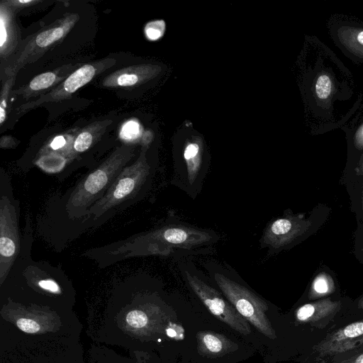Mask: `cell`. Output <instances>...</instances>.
<instances>
[{"instance_id": "31", "label": "cell", "mask_w": 363, "mask_h": 363, "mask_svg": "<svg viewBox=\"0 0 363 363\" xmlns=\"http://www.w3.org/2000/svg\"><path fill=\"white\" fill-rule=\"evenodd\" d=\"M355 172L359 176L363 174V152L359 157L358 164L355 168Z\"/></svg>"}, {"instance_id": "19", "label": "cell", "mask_w": 363, "mask_h": 363, "mask_svg": "<svg viewBox=\"0 0 363 363\" xmlns=\"http://www.w3.org/2000/svg\"><path fill=\"white\" fill-rule=\"evenodd\" d=\"M335 291V284L332 277L327 272H322L313 279L308 299L311 301L330 296Z\"/></svg>"}, {"instance_id": "26", "label": "cell", "mask_w": 363, "mask_h": 363, "mask_svg": "<svg viewBox=\"0 0 363 363\" xmlns=\"http://www.w3.org/2000/svg\"><path fill=\"white\" fill-rule=\"evenodd\" d=\"M126 321L133 328H142L147 323V316L142 311L133 310L127 314Z\"/></svg>"}, {"instance_id": "20", "label": "cell", "mask_w": 363, "mask_h": 363, "mask_svg": "<svg viewBox=\"0 0 363 363\" xmlns=\"http://www.w3.org/2000/svg\"><path fill=\"white\" fill-rule=\"evenodd\" d=\"M359 113L349 125L342 127L352 147L363 152V104L359 106Z\"/></svg>"}, {"instance_id": "21", "label": "cell", "mask_w": 363, "mask_h": 363, "mask_svg": "<svg viewBox=\"0 0 363 363\" xmlns=\"http://www.w3.org/2000/svg\"><path fill=\"white\" fill-rule=\"evenodd\" d=\"M57 80L56 73L47 72L35 76L28 84L30 91H38L46 89L52 86Z\"/></svg>"}, {"instance_id": "28", "label": "cell", "mask_w": 363, "mask_h": 363, "mask_svg": "<svg viewBox=\"0 0 363 363\" xmlns=\"http://www.w3.org/2000/svg\"><path fill=\"white\" fill-rule=\"evenodd\" d=\"M363 313V294L354 301L350 307L345 321L354 319Z\"/></svg>"}, {"instance_id": "12", "label": "cell", "mask_w": 363, "mask_h": 363, "mask_svg": "<svg viewBox=\"0 0 363 363\" xmlns=\"http://www.w3.org/2000/svg\"><path fill=\"white\" fill-rule=\"evenodd\" d=\"M157 67L136 65L118 69L106 77L102 85L106 87H129L140 85L154 77Z\"/></svg>"}, {"instance_id": "18", "label": "cell", "mask_w": 363, "mask_h": 363, "mask_svg": "<svg viewBox=\"0 0 363 363\" xmlns=\"http://www.w3.org/2000/svg\"><path fill=\"white\" fill-rule=\"evenodd\" d=\"M202 149L199 143L189 142L184 150V158L186 167L187 179L190 184L196 179L201 164Z\"/></svg>"}, {"instance_id": "30", "label": "cell", "mask_w": 363, "mask_h": 363, "mask_svg": "<svg viewBox=\"0 0 363 363\" xmlns=\"http://www.w3.org/2000/svg\"><path fill=\"white\" fill-rule=\"evenodd\" d=\"M0 145L1 148H12L16 145L13 138L8 136H4L1 138Z\"/></svg>"}, {"instance_id": "24", "label": "cell", "mask_w": 363, "mask_h": 363, "mask_svg": "<svg viewBox=\"0 0 363 363\" xmlns=\"http://www.w3.org/2000/svg\"><path fill=\"white\" fill-rule=\"evenodd\" d=\"M13 81V77H10L4 83L1 94V101H0V124L3 125L4 122L6 119V109H7V103L9 99V94L10 89L12 86Z\"/></svg>"}, {"instance_id": "6", "label": "cell", "mask_w": 363, "mask_h": 363, "mask_svg": "<svg viewBox=\"0 0 363 363\" xmlns=\"http://www.w3.org/2000/svg\"><path fill=\"white\" fill-rule=\"evenodd\" d=\"M215 280L228 301L236 311L265 336L275 339L276 334L266 315V302L246 287L220 274H216Z\"/></svg>"}, {"instance_id": "29", "label": "cell", "mask_w": 363, "mask_h": 363, "mask_svg": "<svg viewBox=\"0 0 363 363\" xmlns=\"http://www.w3.org/2000/svg\"><path fill=\"white\" fill-rule=\"evenodd\" d=\"M41 1L39 0H12L6 1V2L13 8H24L30 6L40 3Z\"/></svg>"}, {"instance_id": "4", "label": "cell", "mask_w": 363, "mask_h": 363, "mask_svg": "<svg viewBox=\"0 0 363 363\" xmlns=\"http://www.w3.org/2000/svg\"><path fill=\"white\" fill-rule=\"evenodd\" d=\"M20 201L15 198L11 178L0 170V282L6 280L21 247Z\"/></svg>"}, {"instance_id": "23", "label": "cell", "mask_w": 363, "mask_h": 363, "mask_svg": "<svg viewBox=\"0 0 363 363\" xmlns=\"http://www.w3.org/2000/svg\"><path fill=\"white\" fill-rule=\"evenodd\" d=\"M165 31V22L163 20H155L148 22L144 29L147 39L155 41L160 39Z\"/></svg>"}, {"instance_id": "16", "label": "cell", "mask_w": 363, "mask_h": 363, "mask_svg": "<svg viewBox=\"0 0 363 363\" xmlns=\"http://www.w3.org/2000/svg\"><path fill=\"white\" fill-rule=\"evenodd\" d=\"M197 340L199 351L208 356L222 355L232 347V342L229 340L213 332H199Z\"/></svg>"}, {"instance_id": "17", "label": "cell", "mask_w": 363, "mask_h": 363, "mask_svg": "<svg viewBox=\"0 0 363 363\" xmlns=\"http://www.w3.org/2000/svg\"><path fill=\"white\" fill-rule=\"evenodd\" d=\"M77 18V15L69 16L61 19L55 26L41 31L35 38V45L45 48L60 40L74 25Z\"/></svg>"}, {"instance_id": "3", "label": "cell", "mask_w": 363, "mask_h": 363, "mask_svg": "<svg viewBox=\"0 0 363 363\" xmlns=\"http://www.w3.org/2000/svg\"><path fill=\"white\" fill-rule=\"evenodd\" d=\"M213 240V235L206 230L181 224H167L88 249L81 256L104 269L133 257L195 252L196 249L211 243Z\"/></svg>"}, {"instance_id": "15", "label": "cell", "mask_w": 363, "mask_h": 363, "mask_svg": "<svg viewBox=\"0 0 363 363\" xmlns=\"http://www.w3.org/2000/svg\"><path fill=\"white\" fill-rule=\"evenodd\" d=\"M13 8L2 1L0 6V51L1 56L7 55L16 47V34L13 21Z\"/></svg>"}, {"instance_id": "27", "label": "cell", "mask_w": 363, "mask_h": 363, "mask_svg": "<svg viewBox=\"0 0 363 363\" xmlns=\"http://www.w3.org/2000/svg\"><path fill=\"white\" fill-rule=\"evenodd\" d=\"M16 325L20 330L27 333H36L40 330L39 324L29 318H20L17 320Z\"/></svg>"}, {"instance_id": "9", "label": "cell", "mask_w": 363, "mask_h": 363, "mask_svg": "<svg viewBox=\"0 0 363 363\" xmlns=\"http://www.w3.org/2000/svg\"><path fill=\"white\" fill-rule=\"evenodd\" d=\"M311 221L303 214H287L272 221L265 228L261 240L262 246L271 251L286 247L303 235Z\"/></svg>"}, {"instance_id": "2", "label": "cell", "mask_w": 363, "mask_h": 363, "mask_svg": "<svg viewBox=\"0 0 363 363\" xmlns=\"http://www.w3.org/2000/svg\"><path fill=\"white\" fill-rule=\"evenodd\" d=\"M143 147L133 162L125 166L105 195L79 219L57 230L44 240L58 252L86 232L94 230L118 213L140 201L151 184L153 167Z\"/></svg>"}, {"instance_id": "14", "label": "cell", "mask_w": 363, "mask_h": 363, "mask_svg": "<svg viewBox=\"0 0 363 363\" xmlns=\"http://www.w3.org/2000/svg\"><path fill=\"white\" fill-rule=\"evenodd\" d=\"M112 121L95 122L82 129L74 138L72 147V162L91 147L101 138Z\"/></svg>"}, {"instance_id": "25", "label": "cell", "mask_w": 363, "mask_h": 363, "mask_svg": "<svg viewBox=\"0 0 363 363\" xmlns=\"http://www.w3.org/2000/svg\"><path fill=\"white\" fill-rule=\"evenodd\" d=\"M140 126L138 122L135 120H130L123 124L120 136L126 140H134L140 135Z\"/></svg>"}, {"instance_id": "13", "label": "cell", "mask_w": 363, "mask_h": 363, "mask_svg": "<svg viewBox=\"0 0 363 363\" xmlns=\"http://www.w3.org/2000/svg\"><path fill=\"white\" fill-rule=\"evenodd\" d=\"M99 67L96 65L86 64L72 73L62 84L46 96L51 101L67 99L79 89L89 83L96 75Z\"/></svg>"}, {"instance_id": "5", "label": "cell", "mask_w": 363, "mask_h": 363, "mask_svg": "<svg viewBox=\"0 0 363 363\" xmlns=\"http://www.w3.org/2000/svg\"><path fill=\"white\" fill-rule=\"evenodd\" d=\"M352 303L330 296L312 301L296 309L295 320L300 325H308L318 343L332 330L345 323Z\"/></svg>"}, {"instance_id": "32", "label": "cell", "mask_w": 363, "mask_h": 363, "mask_svg": "<svg viewBox=\"0 0 363 363\" xmlns=\"http://www.w3.org/2000/svg\"><path fill=\"white\" fill-rule=\"evenodd\" d=\"M362 207L363 211V191H362Z\"/></svg>"}, {"instance_id": "7", "label": "cell", "mask_w": 363, "mask_h": 363, "mask_svg": "<svg viewBox=\"0 0 363 363\" xmlns=\"http://www.w3.org/2000/svg\"><path fill=\"white\" fill-rule=\"evenodd\" d=\"M363 345V313L328 333L306 352V363H328L335 356Z\"/></svg>"}, {"instance_id": "1", "label": "cell", "mask_w": 363, "mask_h": 363, "mask_svg": "<svg viewBox=\"0 0 363 363\" xmlns=\"http://www.w3.org/2000/svg\"><path fill=\"white\" fill-rule=\"evenodd\" d=\"M134 155L133 145L117 147L64 193L51 196L37 217V234L45 240L67 224L81 218L105 195Z\"/></svg>"}, {"instance_id": "8", "label": "cell", "mask_w": 363, "mask_h": 363, "mask_svg": "<svg viewBox=\"0 0 363 363\" xmlns=\"http://www.w3.org/2000/svg\"><path fill=\"white\" fill-rule=\"evenodd\" d=\"M186 277L191 289L214 316L240 333H251L247 320L218 291L189 272H186Z\"/></svg>"}, {"instance_id": "22", "label": "cell", "mask_w": 363, "mask_h": 363, "mask_svg": "<svg viewBox=\"0 0 363 363\" xmlns=\"http://www.w3.org/2000/svg\"><path fill=\"white\" fill-rule=\"evenodd\" d=\"M328 363H363V345L335 356Z\"/></svg>"}, {"instance_id": "10", "label": "cell", "mask_w": 363, "mask_h": 363, "mask_svg": "<svg viewBox=\"0 0 363 363\" xmlns=\"http://www.w3.org/2000/svg\"><path fill=\"white\" fill-rule=\"evenodd\" d=\"M330 33L335 45L353 62L363 63V23L347 20L330 23Z\"/></svg>"}, {"instance_id": "11", "label": "cell", "mask_w": 363, "mask_h": 363, "mask_svg": "<svg viewBox=\"0 0 363 363\" xmlns=\"http://www.w3.org/2000/svg\"><path fill=\"white\" fill-rule=\"evenodd\" d=\"M317 62L311 86L313 101L315 102V109H329L335 96H340V84H337V81L335 80V74L331 69L324 66L320 68L318 60Z\"/></svg>"}]
</instances>
